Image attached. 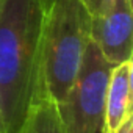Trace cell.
Segmentation results:
<instances>
[{
    "instance_id": "cell-6",
    "label": "cell",
    "mask_w": 133,
    "mask_h": 133,
    "mask_svg": "<svg viewBox=\"0 0 133 133\" xmlns=\"http://www.w3.org/2000/svg\"><path fill=\"white\" fill-rule=\"evenodd\" d=\"M17 133H64L56 103L39 97L28 110Z\"/></svg>"
},
{
    "instance_id": "cell-1",
    "label": "cell",
    "mask_w": 133,
    "mask_h": 133,
    "mask_svg": "<svg viewBox=\"0 0 133 133\" xmlns=\"http://www.w3.org/2000/svg\"><path fill=\"white\" fill-rule=\"evenodd\" d=\"M39 0H0V131L17 133L41 97Z\"/></svg>"
},
{
    "instance_id": "cell-7",
    "label": "cell",
    "mask_w": 133,
    "mask_h": 133,
    "mask_svg": "<svg viewBox=\"0 0 133 133\" xmlns=\"http://www.w3.org/2000/svg\"><path fill=\"white\" fill-rule=\"evenodd\" d=\"M83 2H85L88 11L91 13V16H94V14H99L103 10H107L110 5H113L114 0H83Z\"/></svg>"
},
{
    "instance_id": "cell-3",
    "label": "cell",
    "mask_w": 133,
    "mask_h": 133,
    "mask_svg": "<svg viewBox=\"0 0 133 133\" xmlns=\"http://www.w3.org/2000/svg\"><path fill=\"white\" fill-rule=\"evenodd\" d=\"M111 68L99 47L89 41L74 83L56 103L64 133H97L102 128Z\"/></svg>"
},
{
    "instance_id": "cell-10",
    "label": "cell",
    "mask_w": 133,
    "mask_h": 133,
    "mask_svg": "<svg viewBox=\"0 0 133 133\" xmlns=\"http://www.w3.org/2000/svg\"><path fill=\"white\" fill-rule=\"evenodd\" d=\"M0 133H2V131H0Z\"/></svg>"
},
{
    "instance_id": "cell-2",
    "label": "cell",
    "mask_w": 133,
    "mask_h": 133,
    "mask_svg": "<svg viewBox=\"0 0 133 133\" xmlns=\"http://www.w3.org/2000/svg\"><path fill=\"white\" fill-rule=\"evenodd\" d=\"M91 41V13L83 0H53L41 38V97L59 103L74 83Z\"/></svg>"
},
{
    "instance_id": "cell-8",
    "label": "cell",
    "mask_w": 133,
    "mask_h": 133,
    "mask_svg": "<svg viewBox=\"0 0 133 133\" xmlns=\"http://www.w3.org/2000/svg\"><path fill=\"white\" fill-rule=\"evenodd\" d=\"M114 133H133V114L128 116Z\"/></svg>"
},
{
    "instance_id": "cell-4",
    "label": "cell",
    "mask_w": 133,
    "mask_h": 133,
    "mask_svg": "<svg viewBox=\"0 0 133 133\" xmlns=\"http://www.w3.org/2000/svg\"><path fill=\"white\" fill-rule=\"evenodd\" d=\"M91 41L111 64L133 56V5L131 0H114L99 14L91 16Z\"/></svg>"
},
{
    "instance_id": "cell-5",
    "label": "cell",
    "mask_w": 133,
    "mask_h": 133,
    "mask_svg": "<svg viewBox=\"0 0 133 133\" xmlns=\"http://www.w3.org/2000/svg\"><path fill=\"white\" fill-rule=\"evenodd\" d=\"M133 77V63L131 59L124 61L111 68L110 80L105 94V110H103V124L102 133H114L121 124L131 116V89Z\"/></svg>"
},
{
    "instance_id": "cell-9",
    "label": "cell",
    "mask_w": 133,
    "mask_h": 133,
    "mask_svg": "<svg viewBox=\"0 0 133 133\" xmlns=\"http://www.w3.org/2000/svg\"><path fill=\"white\" fill-rule=\"evenodd\" d=\"M39 2H41V5H42L44 11H47V10L50 8V5L53 3V0H39Z\"/></svg>"
}]
</instances>
